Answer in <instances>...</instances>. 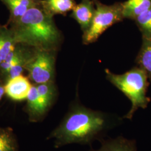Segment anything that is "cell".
<instances>
[{
    "mask_svg": "<svg viewBox=\"0 0 151 151\" xmlns=\"http://www.w3.org/2000/svg\"><path fill=\"white\" fill-rule=\"evenodd\" d=\"M34 49L22 44H17L15 49L0 65V76L7 82L22 75L25 70V65L32 56Z\"/></svg>",
    "mask_w": 151,
    "mask_h": 151,
    "instance_id": "cell-6",
    "label": "cell"
},
{
    "mask_svg": "<svg viewBox=\"0 0 151 151\" xmlns=\"http://www.w3.org/2000/svg\"><path fill=\"white\" fill-rule=\"evenodd\" d=\"M10 12L7 25H10L21 19L28 10L40 3L41 0H1Z\"/></svg>",
    "mask_w": 151,
    "mask_h": 151,
    "instance_id": "cell-9",
    "label": "cell"
},
{
    "mask_svg": "<svg viewBox=\"0 0 151 151\" xmlns=\"http://www.w3.org/2000/svg\"><path fill=\"white\" fill-rule=\"evenodd\" d=\"M44 10L50 16L53 17L57 14L65 15L75 8V0H41Z\"/></svg>",
    "mask_w": 151,
    "mask_h": 151,
    "instance_id": "cell-12",
    "label": "cell"
},
{
    "mask_svg": "<svg viewBox=\"0 0 151 151\" xmlns=\"http://www.w3.org/2000/svg\"><path fill=\"white\" fill-rule=\"evenodd\" d=\"M14 151V142L11 135L5 130L0 129V151Z\"/></svg>",
    "mask_w": 151,
    "mask_h": 151,
    "instance_id": "cell-18",
    "label": "cell"
},
{
    "mask_svg": "<svg viewBox=\"0 0 151 151\" xmlns=\"http://www.w3.org/2000/svg\"><path fill=\"white\" fill-rule=\"evenodd\" d=\"M32 85L27 77L20 75L9 80L4 88L6 95L14 101L27 99Z\"/></svg>",
    "mask_w": 151,
    "mask_h": 151,
    "instance_id": "cell-7",
    "label": "cell"
},
{
    "mask_svg": "<svg viewBox=\"0 0 151 151\" xmlns=\"http://www.w3.org/2000/svg\"><path fill=\"white\" fill-rule=\"evenodd\" d=\"M137 62L139 67L145 70L151 81V38L143 39V44Z\"/></svg>",
    "mask_w": 151,
    "mask_h": 151,
    "instance_id": "cell-14",
    "label": "cell"
},
{
    "mask_svg": "<svg viewBox=\"0 0 151 151\" xmlns=\"http://www.w3.org/2000/svg\"><path fill=\"white\" fill-rule=\"evenodd\" d=\"M95 11L93 0H81L72 10L70 17L73 18L81 27L83 32H85L90 27Z\"/></svg>",
    "mask_w": 151,
    "mask_h": 151,
    "instance_id": "cell-8",
    "label": "cell"
},
{
    "mask_svg": "<svg viewBox=\"0 0 151 151\" xmlns=\"http://www.w3.org/2000/svg\"><path fill=\"white\" fill-rule=\"evenodd\" d=\"M27 99L28 109L34 116H42L45 113L40 100L37 85H32Z\"/></svg>",
    "mask_w": 151,
    "mask_h": 151,
    "instance_id": "cell-16",
    "label": "cell"
},
{
    "mask_svg": "<svg viewBox=\"0 0 151 151\" xmlns=\"http://www.w3.org/2000/svg\"><path fill=\"white\" fill-rule=\"evenodd\" d=\"M93 1L95 11L90 27L83 32V43L85 44L93 43L109 27L124 19L122 3L106 5L99 0Z\"/></svg>",
    "mask_w": 151,
    "mask_h": 151,
    "instance_id": "cell-4",
    "label": "cell"
},
{
    "mask_svg": "<svg viewBox=\"0 0 151 151\" xmlns=\"http://www.w3.org/2000/svg\"><path fill=\"white\" fill-rule=\"evenodd\" d=\"M42 107L46 112L53 103L55 95L54 82L36 85Z\"/></svg>",
    "mask_w": 151,
    "mask_h": 151,
    "instance_id": "cell-15",
    "label": "cell"
},
{
    "mask_svg": "<svg viewBox=\"0 0 151 151\" xmlns=\"http://www.w3.org/2000/svg\"><path fill=\"white\" fill-rule=\"evenodd\" d=\"M135 21L143 39L151 38V8L138 16Z\"/></svg>",
    "mask_w": 151,
    "mask_h": 151,
    "instance_id": "cell-17",
    "label": "cell"
},
{
    "mask_svg": "<svg viewBox=\"0 0 151 151\" xmlns=\"http://www.w3.org/2000/svg\"><path fill=\"white\" fill-rule=\"evenodd\" d=\"M9 26L14 33L17 43L34 48L56 50L62 39L53 17L44 10L41 1Z\"/></svg>",
    "mask_w": 151,
    "mask_h": 151,
    "instance_id": "cell-2",
    "label": "cell"
},
{
    "mask_svg": "<svg viewBox=\"0 0 151 151\" xmlns=\"http://www.w3.org/2000/svg\"><path fill=\"white\" fill-rule=\"evenodd\" d=\"M4 93H5L4 86H3L0 83V94L4 95Z\"/></svg>",
    "mask_w": 151,
    "mask_h": 151,
    "instance_id": "cell-19",
    "label": "cell"
},
{
    "mask_svg": "<svg viewBox=\"0 0 151 151\" xmlns=\"http://www.w3.org/2000/svg\"><path fill=\"white\" fill-rule=\"evenodd\" d=\"M55 52L34 49L24 69L27 70L30 80L36 85L54 82Z\"/></svg>",
    "mask_w": 151,
    "mask_h": 151,
    "instance_id": "cell-5",
    "label": "cell"
},
{
    "mask_svg": "<svg viewBox=\"0 0 151 151\" xmlns=\"http://www.w3.org/2000/svg\"><path fill=\"white\" fill-rule=\"evenodd\" d=\"M106 77L119 90L129 99L132 106L123 118L132 120L137 110L146 109L150 102L147 96L149 86L148 77L146 71L140 67H135L122 75H116L106 70Z\"/></svg>",
    "mask_w": 151,
    "mask_h": 151,
    "instance_id": "cell-3",
    "label": "cell"
},
{
    "mask_svg": "<svg viewBox=\"0 0 151 151\" xmlns=\"http://www.w3.org/2000/svg\"><path fill=\"white\" fill-rule=\"evenodd\" d=\"M124 18L135 20L142 14L151 8V0H127L122 3Z\"/></svg>",
    "mask_w": 151,
    "mask_h": 151,
    "instance_id": "cell-13",
    "label": "cell"
},
{
    "mask_svg": "<svg viewBox=\"0 0 151 151\" xmlns=\"http://www.w3.org/2000/svg\"><path fill=\"white\" fill-rule=\"evenodd\" d=\"M101 143V147L97 150L91 151H137L136 142L119 136L115 138L100 139Z\"/></svg>",
    "mask_w": 151,
    "mask_h": 151,
    "instance_id": "cell-10",
    "label": "cell"
},
{
    "mask_svg": "<svg viewBox=\"0 0 151 151\" xmlns=\"http://www.w3.org/2000/svg\"><path fill=\"white\" fill-rule=\"evenodd\" d=\"M122 120L76 104L50 137L55 139L57 147L70 143L90 145L103 138L105 133L120 124Z\"/></svg>",
    "mask_w": 151,
    "mask_h": 151,
    "instance_id": "cell-1",
    "label": "cell"
},
{
    "mask_svg": "<svg viewBox=\"0 0 151 151\" xmlns=\"http://www.w3.org/2000/svg\"><path fill=\"white\" fill-rule=\"evenodd\" d=\"M17 44L11 27L7 24L0 25V65L15 49Z\"/></svg>",
    "mask_w": 151,
    "mask_h": 151,
    "instance_id": "cell-11",
    "label": "cell"
}]
</instances>
